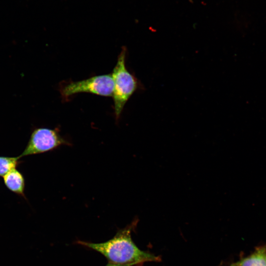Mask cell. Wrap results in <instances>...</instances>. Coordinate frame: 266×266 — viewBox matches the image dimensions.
Masks as SVG:
<instances>
[{
	"label": "cell",
	"mask_w": 266,
	"mask_h": 266,
	"mask_svg": "<svg viewBox=\"0 0 266 266\" xmlns=\"http://www.w3.org/2000/svg\"><path fill=\"white\" fill-rule=\"evenodd\" d=\"M114 83L111 74L93 76L83 80L63 83L60 92L63 99L81 93L112 97Z\"/></svg>",
	"instance_id": "3957f363"
},
{
	"label": "cell",
	"mask_w": 266,
	"mask_h": 266,
	"mask_svg": "<svg viewBox=\"0 0 266 266\" xmlns=\"http://www.w3.org/2000/svg\"><path fill=\"white\" fill-rule=\"evenodd\" d=\"M230 266H266V246L257 248L251 254Z\"/></svg>",
	"instance_id": "8992f818"
},
{
	"label": "cell",
	"mask_w": 266,
	"mask_h": 266,
	"mask_svg": "<svg viewBox=\"0 0 266 266\" xmlns=\"http://www.w3.org/2000/svg\"><path fill=\"white\" fill-rule=\"evenodd\" d=\"M3 182L7 188L17 195L25 198V178L22 173L14 168L3 177Z\"/></svg>",
	"instance_id": "5b68a950"
},
{
	"label": "cell",
	"mask_w": 266,
	"mask_h": 266,
	"mask_svg": "<svg viewBox=\"0 0 266 266\" xmlns=\"http://www.w3.org/2000/svg\"><path fill=\"white\" fill-rule=\"evenodd\" d=\"M72 143L63 137L58 129H35L32 133L27 145L22 154L23 157L53 151L61 146H71Z\"/></svg>",
	"instance_id": "277c9868"
},
{
	"label": "cell",
	"mask_w": 266,
	"mask_h": 266,
	"mask_svg": "<svg viewBox=\"0 0 266 266\" xmlns=\"http://www.w3.org/2000/svg\"><path fill=\"white\" fill-rule=\"evenodd\" d=\"M126 48L123 46L111 73L114 83L112 97L116 121L119 120L125 104L137 87L136 79L126 66Z\"/></svg>",
	"instance_id": "7a4b0ae2"
},
{
	"label": "cell",
	"mask_w": 266,
	"mask_h": 266,
	"mask_svg": "<svg viewBox=\"0 0 266 266\" xmlns=\"http://www.w3.org/2000/svg\"><path fill=\"white\" fill-rule=\"evenodd\" d=\"M137 219L117 231L110 239L101 243L78 240L76 243L84 246L103 255L109 263L117 265H140L145 262H158L161 259L140 250L133 241L131 233L136 226Z\"/></svg>",
	"instance_id": "6da1fadb"
},
{
	"label": "cell",
	"mask_w": 266,
	"mask_h": 266,
	"mask_svg": "<svg viewBox=\"0 0 266 266\" xmlns=\"http://www.w3.org/2000/svg\"><path fill=\"white\" fill-rule=\"evenodd\" d=\"M105 266H132L129 265H117L108 263Z\"/></svg>",
	"instance_id": "ba28073f"
},
{
	"label": "cell",
	"mask_w": 266,
	"mask_h": 266,
	"mask_svg": "<svg viewBox=\"0 0 266 266\" xmlns=\"http://www.w3.org/2000/svg\"><path fill=\"white\" fill-rule=\"evenodd\" d=\"M18 157L0 156V176L3 177L10 170L16 168L20 164Z\"/></svg>",
	"instance_id": "52a82bcc"
}]
</instances>
